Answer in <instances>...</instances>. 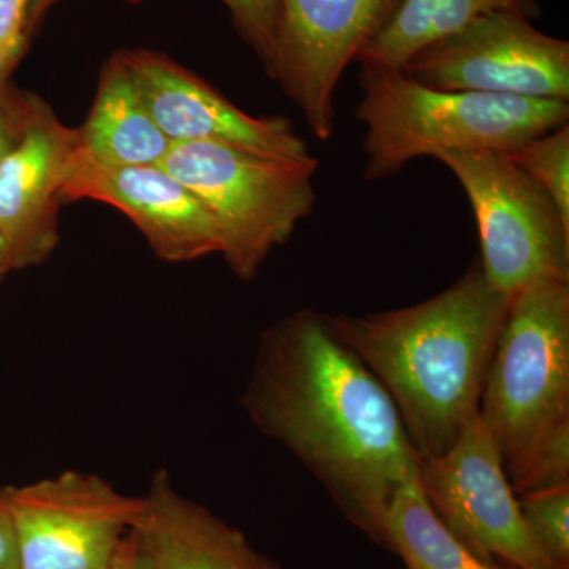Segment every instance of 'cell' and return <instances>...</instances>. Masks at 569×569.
<instances>
[{
    "mask_svg": "<svg viewBox=\"0 0 569 569\" xmlns=\"http://www.w3.org/2000/svg\"><path fill=\"white\" fill-rule=\"evenodd\" d=\"M493 11L535 18L539 7L535 0H400L391 20L361 51L358 61L361 66L402 69L429 44Z\"/></svg>",
    "mask_w": 569,
    "mask_h": 569,
    "instance_id": "obj_16",
    "label": "cell"
},
{
    "mask_svg": "<svg viewBox=\"0 0 569 569\" xmlns=\"http://www.w3.org/2000/svg\"><path fill=\"white\" fill-rule=\"evenodd\" d=\"M387 548L400 556L407 569H505L482 559L445 526L422 492L418 471L392 498Z\"/></svg>",
    "mask_w": 569,
    "mask_h": 569,
    "instance_id": "obj_17",
    "label": "cell"
},
{
    "mask_svg": "<svg viewBox=\"0 0 569 569\" xmlns=\"http://www.w3.org/2000/svg\"><path fill=\"white\" fill-rule=\"evenodd\" d=\"M24 111L26 93L7 91L0 99V162L20 138Z\"/></svg>",
    "mask_w": 569,
    "mask_h": 569,
    "instance_id": "obj_21",
    "label": "cell"
},
{
    "mask_svg": "<svg viewBox=\"0 0 569 569\" xmlns=\"http://www.w3.org/2000/svg\"><path fill=\"white\" fill-rule=\"evenodd\" d=\"M26 47H28V37L0 40V99L9 91L7 89V81H9L11 71L21 61Z\"/></svg>",
    "mask_w": 569,
    "mask_h": 569,
    "instance_id": "obj_24",
    "label": "cell"
},
{
    "mask_svg": "<svg viewBox=\"0 0 569 569\" xmlns=\"http://www.w3.org/2000/svg\"><path fill=\"white\" fill-rule=\"evenodd\" d=\"M269 569H279V568H277L276 565L272 563V561H271V567H269Z\"/></svg>",
    "mask_w": 569,
    "mask_h": 569,
    "instance_id": "obj_28",
    "label": "cell"
},
{
    "mask_svg": "<svg viewBox=\"0 0 569 569\" xmlns=\"http://www.w3.org/2000/svg\"><path fill=\"white\" fill-rule=\"evenodd\" d=\"M254 426L318 479L348 522L387 548V518L419 468L387 389L335 336L299 310L260 340L242 399Z\"/></svg>",
    "mask_w": 569,
    "mask_h": 569,
    "instance_id": "obj_1",
    "label": "cell"
},
{
    "mask_svg": "<svg viewBox=\"0 0 569 569\" xmlns=\"http://www.w3.org/2000/svg\"><path fill=\"white\" fill-rule=\"evenodd\" d=\"M509 305L475 263L419 305L325 318L387 389L422 460L447 452L478 415Z\"/></svg>",
    "mask_w": 569,
    "mask_h": 569,
    "instance_id": "obj_2",
    "label": "cell"
},
{
    "mask_svg": "<svg viewBox=\"0 0 569 569\" xmlns=\"http://www.w3.org/2000/svg\"><path fill=\"white\" fill-rule=\"evenodd\" d=\"M466 190L486 279L515 296L545 277H569V224L549 194L507 151L438 152Z\"/></svg>",
    "mask_w": 569,
    "mask_h": 569,
    "instance_id": "obj_6",
    "label": "cell"
},
{
    "mask_svg": "<svg viewBox=\"0 0 569 569\" xmlns=\"http://www.w3.org/2000/svg\"><path fill=\"white\" fill-rule=\"evenodd\" d=\"M10 271H13V261H11L9 246H7L6 239L0 234V282Z\"/></svg>",
    "mask_w": 569,
    "mask_h": 569,
    "instance_id": "obj_27",
    "label": "cell"
},
{
    "mask_svg": "<svg viewBox=\"0 0 569 569\" xmlns=\"http://www.w3.org/2000/svg\"><path fill=\"white\" fill-rule=\"evenodd\" d=\"M32 0H0V40L28 36V11Z\"/></svg>",
    "mask_w": 569,
    "mask_h": 569,
    "instance_id": "obj_22",
    "label": "cell"
},
{
    "mask_svg": "<svg viewBox=\"0 0 569 569\" xmlns=\"http://www.w3.org/2000/svg\"><path fill=\"white\" fill-rule=\"evenodd\" d=\"M61 200H92L126 213L170 263L222 254V236L208 208L162 167H112L74 151Z\"/></svg>",
    "mask_w": 569,
    "mask_h": 569,
    "instance_id": "obj_11",
    "label": "cell"
},
{
    "mask_svg": "<svg viewBox=\"0 0 569 569\" xmlns=\"http://www.w3.org/2000/svg\"><path fill=\"white\" fill-rule=\"evenodd\" d=\"M160 167L208 208L222 254L241 280H252L316 206V157H284L224 142H173Z\"/></svg>",
    "mask_w": 569,
    "mask_h": 569,
    "instance_id": "obj_5",
    "label": "cell"
},
{
    "mask_svg": "<svg viewBox=\"0 0 569 569\" xmlns=\"http://www.w3.org/2000/svg\"><path fill=\"white\" fill-rule=\"evenodd\" d=\"M127 545L138 569H269L244 535L178 492L167 471L141 497Z\"/></svg>",
    "mask_w": 569,
    "mask_h": 569,
    "instance_id": "obj_14",
    "label": "cell"
},
{
    "mask_svg": "<svg viewBox=\"0 0 569 569\" xmlns=\"http://www.w3.org/2000/svg\"><path fill=\"white\" fill-rule=\"evenodd\" d=\"M0 569H20L17 531H14L13 519L2 490H0Z\"/></svg>",
    "mask_w": 569,
    "mask_h": 569,
    "instance_id": "obj_23",
    "label": "cell"
},
{
    "mask_svg": "<svg viewBox=\"0 0 569 569\" xmlns=\"http://www.w3.org/2000/svg\"><path fill=\"white\" fill-rule=\"evenodd\" d=\"M274 80L318 140L335 132L340 78L396 13L400 0H279Z\"/></svg>",
    "mask_w": 569,
    "mask_h": 569,
    "instance_id": "obj_10",
    "label": "cell"
},
{
    "mask_svg": "<svg viewBox=\"0 0 569 569\" xmlns=\"http://www.w3.org/2000/svg\"><path fill=\"white\" fill-rule=\"evenodd\" d=\"M230 10L234 28L249 43L266 73L274 80L277 67V36H279V0H222Z\"/></svg>",
    "mask_w": 569,
    "mask_h": 569,
    "instance_id": "obj_20",
    "label": "cell"
},
{
    "mask_svg": "<svg viewBox=\"0 0 569 569\" xmlns=\"http://www.w3.org/2000/svg\"><path fill=\"white\" fill-rule=\"evenodd\" d=\"M411 80L452 92L569 100V44L530 18L493 11L429 44L402 67Z\"/></svg>",
    "mask_w": 569,
    "mask_h": 569,
    "instance_id": "obj_8",
    "label": "cell"
},
{
    "mask_svg": "<svg viewBox=\"0 0 569 569\" xmlns=\"http://www.w3.org/2000/svg\"><path fill=\"white\" fill-rule=\"evenodd\" d=\"M478 415L509 481L569 437V277H545L511 296Z\"/></svg>",
    "mask_w": 569,
    "mask_h": 569,
    "instance_id": "obj_4",
    "label": "cell"
},
{
    "mask_svg": "<svg viewBox=\"0 0 569 569\" xmlns=\"http://www.w3.org/2000/svg\"><path fill=\"white\" fill-rule=\"evenodd\" d=\"M507 152L520 170L529 174L549 194L560 216L569 224L568 123L520 142Z\"/></svg>",
    "mask_w": 569,
    "mask_h": 569,
    "instance_id": "obj_18",
    "label": "cell"
},
{
    "mask_svg": "<svg viewBox=\"0 0 569 569\" xmlns=\"http://www.w3.org/2000/svg\"><path fill=\"white\" fill-rule=\"evenodd\" d=\"M359 84L356 118L366 127L369 181L438 152L508 151L569 119L565 100L441 91L419 84L402 69L362 66Z\"/></svg>",
    "mask_w": 569,
    "mask_h": 569,
    "instance_id": "obj_3",
    "label": "cell"
},
{
    "mask_svg": "<svg viewBox=\"0 0 569 569\" xmlns=\"http://www.w3.org/2000/svg\"><path fill=\"white\" fill-rule=\"evenodd\" d=\"M520 509L550 559L569 568V486L519 496Z\"/></svg>",
    "mask_w": 569,
    "mask_h": 569,
    "instance_id": "obj_19",
    "label": "cell"
},
{
    "mask_svg": "<svg viewBox=\"0 0 569 569\" xmlns=\"http://www.w3.org/2000/svg\"><path fill=\"white\" fill-rule=\"evenodd\" d=\"M80 148L43 99L26 93L20 138L0 162V234L13 269L43 264L59 244V206L67 170Z\"/></svg>",
    "mask_w": 569,
    "mask_h": 569,
    "instance_id": "obj_12",
    "label": "cell"
},
{
    "mask_svg": "<svg viewBox=\"0 0 569 569\" xmlns=\"http://www.w3.org/2000/svg\"><path fill=\"white\" fill-rule=\"evenodd\" d=\"M58 2L59 0H32L28 11V36L39 24L41 18L48 13V10Z\"/></svg>",
    "mask_w": 569,
    "mask_h": 569,
    "instance_id": "obj_25",
    "label": "cell"
},
{
    "mask_svg": "<svg viewBox=\"0 0 569 569\" xmlns=\"http://www.w3.org/2000/svg\"><path fill=\"white\" fill-rule=\"evenodd\" d=\"M119 56L171 142H224L274 156H310L288 119L247 114L162 52L126 50Z\"/></svg>",
    "mask_w": 569,
    "mask_h": 569,
    "instance_id": "obj_13",
    "label": "cell"
},
{
    "mask_svg": "<svg viewBox=\"0 0 569 569\" xmlns=\"http://www.w3.org/2000/svg\"><path fill=\"white\" fill-rule=\"evenodd\" d=\"M78 133L82 151L112 167H160L173 144L153 121L119 52L103 67L88 121Z\"/></svg>",
    "mask_w": 569,
    "mask_h": 569,
    "instance_id": "obj_15",
    "label": "cell"
},
{
    "mask_svg": "<svg viewBox=\"0 0 569 569\" xmlns=\"http://www.w3.org/2000/svg\"><path fill=\"white\" fill-rule=\"evenodd\" d=\"M108 569H138L137 565H134L132 553H130L129 545H127V537L123 539L118 556H116V559L112 560Z\"/></svg>",
    "mask_w": 569,
    "mask_h": 569,
    "instance_id": "obj_26",
    "label": "cell"
},
{
    "mask_svg": "<svg viewBox=\"0 0 569 569\" xmlns=\"http://www.w3.org/2000/svg\"><path fill=\"white\" fill-rule=\"evenodd\" d=\"M418 478L438 518L482 559L512 569H569L535 538L479 415L447 452L419 462Z\"/></svg>",
    "mask_w": 569,
    "mask_h": 569,
    "instance_id": "obj_7",
    "label": "cell"
},
{
    "mask_svg": "<svg viewBox=\"0 0 569 569\" xmlns=\"http://www.w3.org/2000/svg\"><path fill=\"white\" fill-rule=\"evenodd\" d=\"M17 531L20 569H108L137 520L141 497L92 473L2 489Z\"/></svg>",
    "mask_w": 569,
    "mask_h": 569,
    "instance_id": "obj_9",
    "label": "cell"
}]
</instances>
